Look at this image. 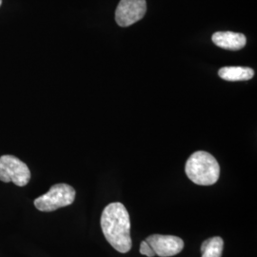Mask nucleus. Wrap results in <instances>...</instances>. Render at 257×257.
I'll return each instance as SVG.
<instances>
[{
	"instance_id": "nucleus-1",
	"label": "nucleus",
	"mask_w": 257,
	"mask_h": 257,
	"mask_svg": "<svg viewBox=\"0 0 257 257\" xmlns=\"http://www.w3.org/2000/svg\"><path fill=\"white\" fill-rule=\"evenodd\" d=\"M100 225L105 238L112 248L121 253H126L132 248L131 220L123 204H109L102 212Z\"/></svg>"
},
{
	"instance_id": "nucleus-2",
	"label": "nucleus",
	"mask_w": 257,
	"mask_h": 257,
	"mask_svg": "<svg viewBox=\"0 0 257 257\" xmlns=\"http://www.w3.org/2000/svg\"><path fill=\"white\" fill-rule=\"evenodd\" d=\"M185 172L193 183L211 186L217 182L220 175V167L211 154L198 151L189 157L185 166Z\"/></svg>"
},
{
	"instance_id": "nucleus-3",
	"label": "nucleus",
	"mask_w": 257,
	"mask_h": 257,
	"mask_svg": "<svg viewBox=\"0 0 257 257\" xmlns=\"http://www.w3.org/2000/svg\"><path fill=\"white\" fill-rule=\"evenodd\" d=\"M75 190L68 184H55L48 193L37 197L34 201L38 211H54L70 206L75 199Z\"/></svg>"
},
{
	"instance_id": "nucleus-4",
	"label": "nucleus",
	"mask_w": 257,
	"mask_h": 257,
	"mask_svg": "<svg viewBox=\"0 0 257 257\" xmlns=\"http://www.w3.org/2000/svg\"><path fill=\"white\" fill-rule=\"evenodd\" d=\"M31 180V172L28 166L14 156H0V181L13 182L19 187L26 186Z\"/></svg>"
},
{
	"instance_id": "nucleus-5",
	"label": "nucleus",
	"mask_w": 257,
	"mask_h": 257,
	"mask_svg": "<svg viewBox=\"0 0 257 257\" xmlns=\"http://www.w3.org/2000/svg\"><path fill=\"white\" fill-rule=\"evenodd\" d=\"M146 0H120L115 11V21L121 27H128L144 18Z\"/></svg>"
},
{
	"instance_id": "nucleus-6",
	"label": "nucleus",
	"mask_w": 257,
	"mask_h": 257,
	"mask_svg": "<svg viewBox=\"0 0 257 257\" xmlns=\"http://www.w3.org/2000/svg\"><path fill=\"white\" fill-rule=\"evenodd\" d=\"M149 245L154 249L156 255L171 257L178 254L184 248V241L174 235L152 234L147 237Z\"/></svg>"
},
{
	"instance_id": "nucleus-7",
	"label": "nucleus",
	"mask_w": 257,
	"mask_h": 257,
	"mask_svg": "<svg viewBox=\"0 0 257 257\" xmlns=\"http://www.w3.org/2000/svg\"><path fill=\"white\" fill-rule=\"evenodd\" d=\"M211 39L216 46L230 51L241 50L247 43V38L243 34L233 32H216Z\"/></svg>"
},
{
	"instance_id": "nucleus-8",
	"label": "nucleus",
	"mask_w": 257,
	"mask_h": 257,
	"mask_svg": "<svg viewBox=\"0 0 257 257\" xmlns=\"http://www.w3.org/2000/svg\"><path fill=\"white\" fill-rule=\"evenodd\" d=\"M218 74L222 79L226 81H244L251 79L254 75V72L248 67L230 66L221 68Z\"/></svg>"
},
{
	"instance_id": "nucleus-9",
	"label": "nucleus",
	"mask_w": 257,
	"mask_h": 257,
	"mask_svg": "<svg viewBox=\"0 0 257 257\" xmlns=\"http://www.w3.org/2000/svg\"><path fill=\"white\" fill-rule=\"evenodd\" d=\"M224 241L220 236L207 239L201 246L202 257H221L223 253Z\"/></svg>"
},
{
	"instance_id": "nucleus-10",
	"label": "nucleus",
	"mask_w": 257,
	"mask_h": 257,
	"mask_svg": "<svg viewBox=\"0 0 257 257\" xmlns=\"http://www.w3.org/2000/svg\"><path fill=\"white\" fill-rule=\"evenodd\" d=\"M139 251L141 254L143 255H146L148 257H154L156 255L154 249L152 248V247L149 245L147 241H143L141 242V245H140V248H139Z\"/></svg>"
},
{
	"instance_id": "nucleus-11",
	"label": "nucleus",
	"mask_w": 257,
	"mask_h": 257,
	"mask_svg": "<svg viewBox=\"0 0 257 257\" xmlns=\"http://www.w3.org/2000/svg\"><path fill=\"white\" fill-rule=\"evenodd\" d=\"M2 5V0H0V6Z\"/></svg>"
}]
</instances>
